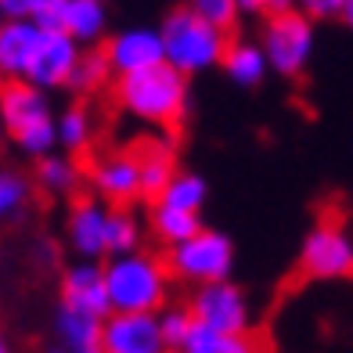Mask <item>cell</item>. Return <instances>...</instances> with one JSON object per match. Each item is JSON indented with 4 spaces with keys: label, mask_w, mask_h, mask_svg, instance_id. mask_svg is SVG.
I'll list each match as a JSON object with an SVG mask.
<instances>
[{
    "label": "cell",
    "mask_w": 353,
    "mask_h": 353,
    "mask_svg": "<svg viewBox=\"0 0 353 353\" xmlns=\"http://www.w3.org/2000/svg\"><path fill=\"white\" fill-rule=\"evenodd\" d=\"M299 267L307 278H350L353 274V238L339 228L335 220H325L307 234L299 252Z\"/></svg>",
    "instance_id": "obj_7"
},
{
    "label": "cell",
    "mask_w": 353,
    "mask_h": 353,
    "mask_svg": "<svg viewBox=\"0 0 353 353\" xmlns=\"http://www.w3.org/2000/svg\"><path fill=\"white\" fill-rule=\"evenodd\" d=\"M0 144H4V123H0Z\"/></svg>",
    "instance_id": "obj_37"
},
{
    "label": "cell",
    "mask_w": 353,
    "mask_h": 353,
    "mask_svg": "<svg viewBox=\"0 0 353 353\" xmlns=\"http://www.w3.org/2000/svg\"><path fill=\"white\" fill-rule=\"evenodd\" d=\"M65 11H69V0H43L33 22L40 29H58V33H65Z\"/></svg>",
    "instance_id": "obj_30"
},
{
    "label": "cell",
    "mask_w": 353,
    "mask_h": 353,
    "mask_svg": "<svg viewBox=\"0 0 353 353\" xmlns=\"http://www.w3.org/2000/svg\"><path fill=\"white\" fill-rule=\"evenodd\" d=\"M105 58H108V69L116 76L152 69V65H159V61H166L163 33H159V29H123L119 37L108 40Z\"/></svg>",
    "instance_id": "obj_11"
},
{
    "label": "cell",
    "mask_w": 353,
    "mask_h": 353,
    "mask_svg": "<svg viewBox=\"0 0 353 353\" xmlns=\"http://www.w3.org/2000/svg\"><path fill=\"white\" fill-rule=\"evenodd\" d=\"M105 353H170L159 314H116L105 317Z\"/></svg>",
    "instance_id": "obj_10"
},
{
    "label": "cell",
    "mask_w": 353,
    "mask_h": 353,
    "mask_svg": "<svg viewBox=\"0 0 353 353\" xmlns=\"http://www.w3.org/2000/svg\"><path fill=\"white\" fill-rule=\"evenodd\" d=\"M152 231L173 249V245L188 242L191 234H199L202 228H199V213H184V210H170V205H155Z\"/></svg>",
    "instance_id": "obj_21"
},
{
    "label": "cell",
    "mask_w": 353,
    "mask_h": 353,
    "mask_svg": "<svg viewBox=\"0 0 353 353\" xmlns=\"http://www.w3.org/2000/svg\"><path fill=\"white\" fill-rule=\"evenodd\" d=\"M234 260V249L223 234L216 231H199L191 234L188 242L173 245L170 249V270L184 281H195V285H210V281H223L231 270Z\"/></svg>",
    "instance_id": "obj_6"
},
{
    "label": "cell",
    "mask_w": 353,
    "mask_h": 353,
    "mask_svg": "<svg viewBox=\"0 0 353 353\" xmlns=\"http://www.w3.org/2000/svg\"><path fill=\"white\" fill-rule=\"evenodd\" d=\"M108 228H112V210L101 202H76L69 213V245L79 260H98L108 256Z\"/></svg>",
    "instance_id": "obj_13"
},
{
    "label": "cell",
    "mask_w": 353,
    "mask_h": 353,
    "mask_svg": "<svg viewBox=\"0 0 353 353\" xmlns=\"http://www.w3.org/2000/svg\"><path fill=\"white\" fill-rule=\"evenodd\" d=\"M205 202V181L195 173H176L173 181L163 188L159 205H170V210H184V213H199Z\"/></svg>",
    "instance_id": "obj_22"
},
{
    "label": "cell",
    "mask_w": 353,
    "mask_h": 353,
    "mask_svg": "<svg viewBox=\"0 0 353 353\" xmlns=\"http://www.w3.org/2000/svg\"><path fill=\"white\" fill-rule=\"evenodd\" d=\"M176 353H267V346L252 332H216L195 321Z\"/></svg>",
    "instance_id": "obj_17"
},
{
    "label": "cell",
    "mask_w": 353,
    "mask_h": 353,
    "mask_svg": "<svg viewBox=\"0 0 353 353\" xmlns=\"http://www.w3.org/2000/svg\"><path fill=\"white\" fill-rule=\"evenodd\" d=\"M296 0H270V11H288Z\"/></svg>",
    "instance_id": "obj_34"
},
{
    "label": "cell",
    "mask_w": 353,
    "mask_h": 353,
    "mask_svg": "<svg viewBox=\"0 0 353 353\" xmlns=\"http://www.w3.org/2000/svg\"><path fill=\"white\" fill-rule=\"evenodd\" d=\"M220 65L228 69V76L234 79L238 87H256L263 79V72L270 69L263 47H256V43H231Z\"/></svg>",
    "instance_id": "obj_19"
},
{
    "label": "cell",
    "mask_w": 353,
    "mask_h": 353,
    "mask_svg": "<svg viewBox=\"0 0 353 353\" xmlns=\"http://www.w3.org/2000/svg\"><path fill=\"white\" fill-rule=\"evenodd\" d=\"M90 184L94 191L112 202V205H123L141 195V170H137V159L134 152H112L105 159L90 166Z\"/></svg>",
    "instance_id": "obj_14"
},
{
    "label": "cell",
    "mask_w": 353,
    "mask_h": 353,
    "mask_svg": "<svg viewBox=\"0 0 353 353\" xmlns=\"http://www.w3.org/2000/svg\"><path fill=\"white\" fill-rule=\"evenodd\" d=\"M105 285L116 314H159L170 292V267L134 249L112 256V263L105 267Z\"/></svg>",
    "instance_id": "obj_2"
},
{
    "label": "cell",
    "mask_w": 353,
    "mask_h": 353,
    "mask_svg": "<svg viewBox=\"0 0 353 353\" xmlns=\"http://www.w3.org/2000/svg\"><path fill=\"white\" fill-rule=\"evenodd\" d=\"M79 43L69 33H58V29H43L40 43L33 51V61H29V72H26V83H33L40 90H51V87H69V79L79 65Z\"/></svg>",
    "instance_id": "obj_9"
},
{
    "label": "cell",
    "mask_w": 353,
    "mask_h": 353,
    "mask_svg": "<svg viewBox=\"0 0 353 353\" xmlns=\"http://www.w3.org/2000/svg\"><path fill=\"white\" fill-rule=\"evenodd\" d=\"M307 14H317V19H332V14H343L353 0H299Z\"/></svg>",
    "instance_id": "obj_32"
},
{
    "label": "cell",
    "mask_w": 353,
    "mask_h": 353,
    "mask_svg": "<svg viewBox=\"0 0 353 353\" xmlns=\"http://www.w3.org/2000/svg\"><path fill=\"white\" fill-rule=\"evenodd\" d=\"M116 101L123 112H130L141 123L173 126L184 119L188 108V83L184 72H176L170 61H159L152 69H141L130 76H119Z\"/></svg>",
    "instance_id": "obj_1"
},
{
    "label": "cell",
    "mask_w": 353,
    "mask_h": 353,
    "mask_svg": "<svg viewBox=\"0 0 353 353\" xmlns=\"http://www.w3.org/2000/svg\"><path fill=\"white\" fill-rule=\"evenodd\" d=\"M0 79H4V76H0ZM0 90H4V87H0Z\"/></svg>",
    "instance_id": "obj_38"
},
{
    "label": "cell",
    "mask_w": 353,
    "mask_h": 353,
    "mask_svg": "<svg viewBox=\"0 0 353 353\" xmlns=\"http://www.w3.org/2000/svg\"><path fill=\"white\" fill-rule=\"evenodd\" d=\"M0 123L4 134L19 144L26 155H51L58 144V119L47 105L43 90L19 79L0 90Z\"/></svg>",
    "instance_id": "obj_3"
},
{
    "label": "cell",
    "mask_w": 353,
    "mask_h": 353,
    "mask_svg": "<svg viewBox=\"0 0 353 353\" xmlns=\"http://www.w3.org/2000/svg\"><path fill=\"white\" fill-rule=\"evenodd\" d=\"M61 307L83 310L94 317H108L112 303H108L105 267H98L94 260H79L76 267H69L65 278H61Z\"/></svg>",
    "instance_id": "obj_12"
},
{
    "label": "cell",
    "mask_w": 353,
    "mask_h": 353,
    "mask_svg": "<svg viewBox=\"0 0 353 353\" xmlns=\"http://www.w3.org/2000/svg\"><path fill=\"white\" fill-rule=\"evenodd\" d=\"M0 353H11V346H8V339H4V332H0Z\"/></svg>",
    "instance_id": "obj_35"
},
{
    "label": "cell",
    "mask_w": 353,
    "mask_h": 353,
    "mask_svg": "<svg viewBox=\"0 0 353 353\" xmlns=\"http://www.w3.org/2000/svg\"><path fill=\"white\" fill-rule=\"evenodd\" d=\"M43 0H0V22H33Z\"/></svg>",
    "instance_id": "obj_31"
},
{
    "label": "cell",
    "mask_w": 353,
    "mask_h": 353,
    "mask_svg": "<svg viewBox=\"0 0 353 353\" xmlns=\"http://www.w3.org/2000/svg\"><path fill=\"white\" fill-rule=\"evenodd\" d=\"M163 51H166V61L176 69V72H205L223 61L228 54V37H223V29L210 26L205 19H199L191 8H181L173 11L170 19L163 22Z\"/></svg>",
    "instance_id": "obj_4"
},
{
    "label": "cell",
    "mask_w": 353,
    "mask_h": 353,
    "mask_svg": "<svg viewBox=\"0 0 353 353\" xmlns=\"http://www.w3.org/2000/svg\"><path fill=\"white\" fill-rule=\"evenodd\" d=\"M159 321H163L166 346L176 353V350H181V343L188 339L191 325H195V317H191V310H163V314H159Z\"/></svg>",
    "instance_id": "obj_29"
},
{
    "label": "cell",
    "mask_w": 353,
    "mask_h": 353,
    "mask_svg": "<svg viewBox=\"0 0 353 353\" xmlns=\"http://www.w3.org/2000/svg\"><path fill=\"white\" fill-rule=\"evenodd\" d=\"M238 11H270V0H238Z\"/></svg>",
    "instance_id": "obj_33"
},
{
    "label": "cell",
    "mask_w": 353,
    "mask_h": 353,
    "mask_svg": "<svg viewBox=\"0 0 353 353\" xmlns=\"http://www.w3.org/2000/svg\"><path fill=\"white\" fill-rule=\"evenodd\" d=\"M54 332H58L61 353H105V317L61 307L58 321H54Z\"/></svg>",
    "instance_id": "obj_15"
},
{
    "label": "cell",
    "mask_w": 353,
    "mask_h": 353,
    "mask_svg": "<svg viewBox=\"0 0 353 353\" xmlns=\"http://www.w3.org/2000/svg\"><path fill=\"white\" fill-rule=\"evenodd\" d=\"M141 242V228L130 213H119L112 210V228H108V256H123V252H134Z\"/></svg>",
    "instance_id": "obj_26"
},
{
    "label": "cell",
    "mask_w": 353,
    "mask_h": 353,
    "mask_svg": "<svg viewBox=\"0 0 353 353\" xmlns=\"http://www.w3.org/2000/svg\"><path fill=\"white\" fill-rule=\"evenodd\" d=\"M191 317L216 332H249V321H252L245 292L234 288L228 278L199 285L195 299H191Z\"/></svg>",
    "instance_id": "obj_8"
},
{
    "label": "cell",
    "mask_w": 353,
    "mask_h": 353,
    "mask_svg": "<svg viewBox=\"0 0 353 353\" xmlns=\"http://www.w3.org/2000/svg\"><path fill=\"white\" fill-rule=\"evenodd\" d=\"M108 58L105 54H79V65L69 79V87L76 90H94V87H101L105 83V76H108Z\"/></svg>",
    "instance_id": "obj_28"
},
{
    "label": "cell",
    "mask_w": 353,
    "mask_h": 353,
    "mask_svg": "<svg viewBox=\"0 0 353 353\" xmlns=\"http://www.w3.org/2000/svg\"><path fill=\"white\" fill-rule=\"evenodd\" d=\"M79 181V173L72 166V159L65 155H43L40 166H37V184L43 191H51V195H65V191H72Z\"/></svg>",
    "instance_id": "obj_24"
},
{
    "label": "cell",
    "mask_w": 353,
    "mask_h": 353,
    "mask_svg": "<svg viewBox=\"0 0 353 353\" xmlns=\"http://www.w3.org/2000/svg\"><path fill=\"white\" fill-rule=\"evenodd\" d=\"M40 33L37 22H0V76L26 79Z\"/></svg>",
    "instance_id": "obj_16"
},
{
    "label": "cell",
    "mask_w": 353,
    "mask_h": 353,
    "mask_svg": "<svg viewBox=\"0 0 353 353\" xmlns=\"http://www.w3.org/2000/svg\"><path fill=\"white\" fill-rule=\"evenodd\" d=\"M54 353H61V350H54Z\"/></svg>",
    "instance_id": "obj_39"
},
{
    "label": "cell",
    "mask_w": 353,
    "mask_h": 353,
    "mask_svg": "<svg viewBox=\"0 0 353 353\" xmlns=\"http://www.w3.org/2000/svg\"><path fill=\"white\" fill-rule=\"evenodd\" d=\"M263 54L267 65L281 76H299L314 54V26L299 11H274L263 29Z\"/></svg>",
    "instance_id": "obj_5"
},
{
    "label": "cell",
    "mask_w": 353,
    "mask_h": 353,
    "mask_svg": "<svg viewBox=\"0 0 353 353\" xmlns=\"http://www.w3.org/2000/svg\"><path fill=\"white\" fill-rule=\"evenodd\" d=\"M29 199H33V188L19 170L0 166V223H11L26 213Z\"/></svg>",
    "instance_id": "obj_23"
},
{
    "label": "cell",
    "mask_w": 353,
    "mask_h": 353,
    "mask_svg": "<svg viewBox=\"0 0 353 353\" xmlns=\"http://www.w3.org/2000/svg\"><path fill=\"white\" fill-rule=\"evenodd\" d=\"M343 19H346V22H350V26H353V4H350V8H346V11H343Z\"/></svg>",
    "instance_id": "obj_36"
},
{
    "label": "cell",
    "mask_w": 353,
    "mask_h": 353,
    "mask_svg": "<svg viewBox=\"0 0 353 353\" xmlns=\"http://www.w3.org/2000/svg\"><path fill=\"white\" fill-rule=\"evenodd\" d=\"M58 141L65 144L69 152H83L87 144L94 141V119H90V112L87 108H69V112H61V119H58Z\"/></svg>",
    "instance_id": "obj_25"
},
{
    "label": "cell",
    "mask_w": 353,
    "mask_h": 353,
    "mask_svg": "<svg viewBox=\"0 0 353 353\" xmlns=\"http://www.w3.org/2000/svg\"><path fill=\"white\" fill-rule=\"evenodd\" d=\"M65 33L76 43H94L105 33V4L101 0H69Z\"/></svg>",
    "instance_id": "obj_20"
},
{
    "label": "cell",
    "mask_w": 353,
    "mask_h": 353,
    "mask_svg": "<svg viewBox=\"0 0 353 353\" xmlns=\"http://www.w3.org/2000/svg\"><path fill=\"white\" fill-rule=\"evenodd\" d=\"M134 159H137V170H141V195L148 199H159L163 195V188L176 176V166H173V152L170 144L163 141H141L137 148H130Z\"/></svg>",
    "instance_id": "obj_18"
},
{
    "label": "cell",
    "mask_w": 353,
    "mask_h": 353,
    "mask_svg": "<svg viewBox=\"0 0 353 353\" xmlns=\"http://www.w3.org/2000/svg\"><path fill=\"white\" fill-rule=\"evenodd\" d=\"M188 8L195 11L199 19H205L210 26L223 29V33H228V29L234 26V19L242 14V11H238V0H191Z\"/></svg>",
    "instance_id": "obj_27"
}]
</instances>
